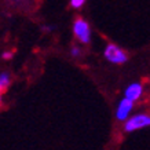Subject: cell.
<instances>
[{
	"instance_id": "obj_2",
	"label": "cell",
	"mask_w": 150,
	"mask_h": 150,
	"mask_svg": "<svg viewBox=\"0 0 150 150\" xmlns=\"http://www.w3.org/2000/svg\"><path fill=\"white\" fill-rule=\"evenodd\" d=\"M103 55L109 62H112V64H117V65L127 62V59H128L125 51H123L120 47L116 46V44H108L106 48H105Z\"/></svg>"
},
{
	"instance_id": "obj_6",
	"label": "cell",
	"mask_w": 150,
	"mask_h": 150,
	"mask_svg": "<svg viewBox=\"0 0 150 150\" xmlns=\"http://www.w3.org/2000/svg\"><path fill=\"white\" fill-rule=\"evenodd\" d=\"M10 84V74L8 73H1L0 74V91H4Z\"/></svg>"
},
{
	"instance_id": "obj_1",
	"label": "cell",
	"mask_w": 150,
	"mask_h": 150,
	"mask_svg": "<svg viewBox=\"0 0 150 150\" xmlns=\"http://www.w3.org/2000/svg\"><path fill=\"white\" fill-rule=\"evenodd\" d=\"M149 125H150V116L141 113L127 118L125 123H124V129L127 132H132L137 131V129H141V128L149 127Z\"/></svg>"
},
{
	"instance_id": "obj_3",
	"label": "cell",
	"mask_w": 150,
	"mask_h": 150,
	"mask_svg": "<svg viewBox=\"0 0 150 150\" xmlns=\"http://www.w3.org/2000/svg\"><path fill=\"white\" fill-rule=\"evenodd\" d=\"M73 33H74V36L77 37V40L84 43V44L90 43V40H91L90 25L83 18H77L74 21V23H73Z\"/></svg>"
},
{
	"instance_id": "obj_10",
	"label": "cell",
	"mask_w": 150,
	"mask_h": 150,
	"mask_svg": "<svg viewBox=\"0 0 150 150\" xmlns=\"http://www.w3.org/2000/svg\"><path fill=\"white\" fill-rule=\"evenodd\" d=\"M0 100H1V96H0Z\"/></svg>"
},
{
	"instance_id": "obj_9",
	"label": "cell",
	"mask_w": 150,
	"mask_h": 150,
	"mask_svg": "<svg viewBox=\"0 0 150 150\" xmlns=\"http://www.w3.org/2000/svg\"><path fill=\"white\" fill-rule=\"evenodd\" d=\"M11 55H13L11 52H4V54H3V58H4V59H10V58H11Z\"/></svg>"
},
{
	"instance_id": "obj_7",
	"label": "cell",
	"mask_w": 150,
	"mask_h": 150,
	"mask_svg": "<svg viewBox=\"0 0 150 150\" xmlns=\"http://www.w3.org/2000/svg\"><path fill=\"white\" fill-rule=\"evenodd\" d=\"M84 3H86V0H70V4L73 8H80Z\"/></svg>"
},
{
	"instance_id": "obj_5",
	"label": "cell",
	"mask_w": 150,
	"mask_h": 150,
	"mask_svg": "<svg viewBox=\"0 0 150 150\" xmlns=\"http://www.w3.org/2000/svg\"><path fill=\"white\" fill-rule=\"evenodd\" d=\"M142 92H143V87H142L141 83H132L125 88V92H124V98L135 102L142 96Z\"/></svg>"
},
{
	"instance_id": "obj_4",
	"label": "cell",
	"mask_w": 150,
	"mask_h": 150,
	"mask_svg": "<svg viewBox=\"0 0 150 150\" xmlns=\"http://www.w3.org/2000/svg\"><path fill=\"white\" fill-rule=\"evenodd\" d=\"M132 108H134V102L127 99V98H123V99L120 100V103H118L117 110H116V117H117V120L125 121L128 118V116H129V113H131Z\"/></svg>"
},
{
	"instance_id": "obj_8",
	"label": "cell",
	"mask_w": 150,
	"mask_h": 150,
	"mask_svg": "<svg viewBox=\"0 0 150 150\" xmlns=\"http://www.w3.org/2000/svg\"><path fill=\"white\" fill-rule=\"evenodd\" d=\"M72 55H73V57H77V55H80V50H79L77 47H73V48H72Z\"/></svg>"
}]
</instances>
